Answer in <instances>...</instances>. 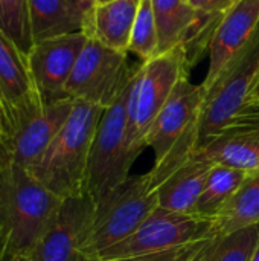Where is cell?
<instances>
[{"mask_svg":"<svg viewBox=\"0 0 259 261\" xmlns=\"http://www.w3.org/2000/svg\"><path fill=\"white\" fill-rule=\"evenodd\" d=\"M217 239L212 217L157 208L134 234L89 261H191Z\"/></svg>","mask_w":259,"mask_h":261,"instance_id":"obj_1","label":"cell"},{"mask_svg":"<svg viewBox=\"0 0 259 261\" xmlns=\"http://www.w3.org/2000/svg\"><path fill=\"white\" fill-rule=\"evenodd\" d=\"M63 202L24 168L9 165L0 171V229L11 258L32 254L56 222Z\"/></svg>","mask_w":259,"mask_h":261,"instance_id":"obj_2","label":"cell"},{"mask_svg":"<svg viewBox=\"0 0 259 261\" xmlns=\"http://www.w3.org/2000/svg\"><path fill=\"white\" fill-rule=\"evenodd\" d=\"M105 109L75 99L73 109L40 162L29 173L61 199L87 194L93 138Z\"/></svg>","mask_w":259,"mask_h":261,"instance_id":"obj_3","label":"cell"},{"mask_svg":"<svg viewBox=\"0 0 259 261\" xmlns=\"http://www.w3.org/2000/svg\"><path fill=\"white\" fill-rule=\"evenodd\" d=\"M203 99L202 86L192 84L189 76L183 78L151 124L145 136V147L154 153V167L150 174L156 187L186 164L195 150Z\"/></svg>","mask_w":259,"mask_h":261,"instance_id":"obj_4","label":"cell"},{"mask_svg":"<svg viewBox=\"0 0 259 261\" xmlns=\"http://www.w3.org/2000/svg\"><path fill=\"white\" fill-rule=\"evenodd\" d=\"M157 208V187L150 171L128 177L95 202V213L81 246L84 260H92L134 234Z\"/></svg>","mask_w":259,"mask_h":261,"instance_id":"obj_5","label":"cell"},{"mask_svg":"<svg viewBox=\"0 0 259 261\" xmlns=\"http://www.w3.org/2000/svg\"><path fill=\"white\" fill-rule=\"evenodd\" d=\"M258 67L259 24L247 43L226 63L214 83L203 90L205 99L197 122L195 148L218 136L241 116Z\"/></svg>","mask_w":259,"mask_h":261,"instance_id":"obj_6","label":"cell"},{"mask_svg":"<svg viewBox=\"0 0 259 261\" xmlns=\"http://www.w3.org/2000/svg\"><path fill=\"white\" fill-rule=\"evenodd\" d=\"M192 66L182 46L160 52L148 61H142L133 78L128 98V145L142 153L145 136L156 116L171 96L180 80L188 78Z\"/></svg>","mask_w":259,"mask_h":261,"instance_id":"obj_7","label":"cell"},{"mask_svg":"<svg viewBox=\"0 0 259 261\" xmlns=\"http://www.w3.org/2000/svg\"><path fill=\"white\" fill-rule=\"evenodd\" d=\"M133 78L113 104L104 110L93 138L87 170V194L95 202L130 177L133 162L139 156L127 139L128 98Z\"/></svg>","mask_w":259,"mask_h":261,"instance_id":"obj_8","label":"cell"},{"mask_svg":"<svg viewBox=\"0 0 259 261\" xmlns=\"http://www.w3.org/2000/svg\"><path fill=\"white\" fill-rule=\"evenodd\" d=\"M139 64L128 63V52L89 38L66 84V96L107 109L131 81Z\"/></svg>","mask_w":259,"mask_h":261,"instance_id":"obj_9","label":"cell"},{"mask_svg":"<svg viewBox=\"0 0 259 261\" xmlns=\"http://www.w3.org/2000/svg\"><path fill=\"white\" fill-rule=\"evenodd\" d=\"M44 101L34 83L27 54L0 31V112L9 135L41 112Z\"/></svg>","mask_w":259,"mask_h":261,"instance_id":"obj_10","label":"cell"},{"mask_svg":"<svg viewBox=\"0 0 259 261\" xmlns=\"http://www.w3.org/2000/svg\"><path fill=\"white\" fill-rule=\"evenodd\" d=\"M156 15L159 50L182 46L191 66L208 50L221 15L195 11L188 0H151Z\"/></svg>","mask_w":259,"mask_h":261,"instance_id":"obj_11","label":"cell"},{"mask_svg":"<svg viewBox=\"0 0 259 261\" xmlns=\"http://www.w3.org/2000/svg\"><path fill=\"white\" fill-rule=\"evenodd\" d=\"M87 40L85 32H75L32 44L27 52L29 69L44 104L67 98L66 84Z\"/></svg>","mask_w":259,"mask_h":261,"instance_id":"obj_12","label":"cell"},{"mask_svg":"<svg viewBox=\"0 0 259 261\" xmlns=\"http://www.w3.org/2000/svg\"><path fill=\"white\" fill-rule=\"evenodd\" d=\"M189 159L259 173V106L246 110L231 127L195 148Z\"/></svg>","mask_w":259,"mask_h":261,"instance_id":"obj_13","label":"cell"},{"mask_svg":"<svg viewBox=\"0 0 259 261\" xmlns=\"http://www.w3.org/2000/svg\"><path fill=\"white\" fill-rule=\"evenodd\" d=\"M95 213L89 194L64 199L56 222L29 255L32 261H85L81 246Z\"/></svg>","mask_w":259,"mask_h":261,"instance_id":"obj_14","label":"cell"},{"mask_svg":"<svg viewBox=\"0 0 259 261\" xmlns=\"http://www.w3.org/2000/svg\"><path fill=\"white\" fill-rule=\"evenodd\" d=\"M73 104L72 98L47 102L40 113L15 130L11 136V165L32 170L66 124Z\"/></svg>","mask_w":259,"mask_h":261,"instance_id":"obj_15","label":"cell"},{"mask_svg":"<svg viewBox=\"0 0 259 261\" xmlns=\"http://www.w3.org/2000/svg\"><path fill=\"white\" fill-rule=\"evenodd\" d=\"M259 24V0H237L215 28L209 44V69L200 84L208 89L226 63L247 43Z\"/></svg>","mask_w":259,"mask_h":261,"instance_id":"obj_16","label":"cell"},{"mask_svg":"<svg viewBox=\"0 0 259 261\" xmlns=\"http://www.w3.org/2000/svg\"><path fill=\"white\" fill-rule=\"evenodd\" d=\"M212 164L189 159L157 187L159 208L177 214H197V205Z\"/></svg>","mask_w":259,"mask_h":261,"instance_id":"obj_17","label":"cell"},{"mask_svg":"<svg viewBox=\"0 0 259 261\" xmlns=\"http://www.w3.org/2000/svg\"><path fill=\"white\" fill-rule=\"evenodd\" d=\"M140 0H113L95 5L87 15L84 32L89 38L122 52H128L133 23Z\"/></svg>","mask_w":259,"mask_h":261,"instance_id":"obj_18","label":"cell"},{"mask_svg":"<svg viewBox=\"0 0 259 261\" xmlns=\"http://www.w3.org/2000/svg\"><path fill=\"white\" fill-rule=\"evenodd\" d=\"M27 6L34 43L85 29L87 14L67 0H27Z\"/></svg>","mask_w":259,"mask_h":261,"instance_id":"obj_19","label":"cell"},{"mask_svg":"<svg viewBox=\"0 0 259 261\" xmlns=\"http://www.w3.org/2000/svg\"><path fill=\"white\" fill-rule=\"evenodd\" d=\"M218 239L259 223V173L249 174L241 188L212 217Z\"/></svg>","mask_w":259,"mask_h":261,"instance_id":"obj_20","label":"cell"},{"mask_svg":"<svg viewBox=\"0 0 259 261\" xmlns=\"http://www.w3.org/2000/svg\"><path fill=\"white\" fill-rule=\"evenodd\" d=\"M247 176L249 173L243 170L214 164L198 200L197 214L202 217H214L241 188Z\"/></svg>","mask_w":259,"mask_h":261,"instance_id":"obj_21","label":"cell"},{"mask_svg":"<svg viewBox=\"0 0 259 261\" xmlns=\"http://www.w3.org/2000/svg\"><path fill=\"white\" fill-rule=\"evenodd\" d=\"M259 240V223L217 239L191 261H249Z\"/></svg>","mask_w":259,"mask_h":261,"instance_id":"obj_22","label":"cell"},{"mask_svg":"<svg viewBox=\"0 0 259 261\" xmlns=\"http://www.w3.org/2000/svg\"><path fill=\"white\" fill-rule=\"evenodd\" d=\"M128 52L136 54L142 61H148L160 54L156 15L151 0H140L133 23Z\"/></svg>","mask_w":259,"mask_h":261,"instance_id":"obj_23","label":"cell"},{"mask_svg":"<svg viewBox=\"0 0 259 261\" xmlns=\"http://www.w3.org/2000/svg\"><path fill=\"white\" fill-rule=\"evenodd\" d=\"M0 31L23 52H29L34 40L29 23L27 0H0Z\"/></svg>","mask_w":259,"mask_h":261,"instance_id":"obj_24","label":"cell"},{"mask_svg":"<svg viewBox=\"0 0 259 261\" xmlns=\"http://www.w3.org/2000/svg\"><path fill=\"white\" fill-rule=\"evenodd\" d=\"M237 0H188V3L198 12L223 15L227 9L234 6Z\"/></svg>","mask_w":259,"mask_h":261,"instance_id":"obj_25","label":"cell"},{"mask_svg":"<svg viewBox=\"0 0 259 261\" xmlns=\"http://www.w3.org/2000/svg\"><path fill=\"white\" fill-rule=\"evenodd\" d=\"M11 165V141L0 112V171Z\"/></svg>","mask_w":259,"mask_h":261,"instance_id":"obj_26","label":"cell"},{"mask_svg":"<svg viewBox=\"0 0 259 261\" xmlns=\"http://www.w3.org/2000/svg\"><path fill=\"white\" fill-rule=\"evenodd\" d=\"M259 106V67L258 72H256V76H255V81H253V86L250 89V93L247 96V106H246V110L249 109H253V107H258ZM244 110V112H246ZM243 112V113H244ZM241 113V115H243Z\"/></svg>","mask_w":259,"mask_h":261,"instance_id":"obj_27","label":"cell"},{"mask_svg":"<svg viewBox=\"0 0 259 261\" xmlns=\"http://www.w3.org/2000/svg\"><path fill=\"white\" fill-rule=\"evenodd\" d=\"M67 2H70L73 6H76L78 9H81L82 12H85L87 15H89V12L93 9V6H95V0H67Z\"/></svg>","mask_w":259,"mask_h":261,"instance_id":"obj_28","label":"cell"},{"mask_svg":"<svg viewBox=\"0 0 259 261\" xmlns=\"http://www.w3.org/2000/svg\"><path fill=\"white\" fill-rule=\"evenodd\" d=\"M0 261H12V258L9 257V252H8V245H6V240H5V236L0 229Z\"/></svg>","mask_w":259,"mask_h":261,"instance_id":"obj_29","label":"cell"},{"mask_svg":"<svg viewBox=\"0 0 259 261\" xmlns=\"http://www.w3.org/2000/svg\"><path fill=\"white\" fill-rule=\"evenodd\" d=\"M249 261H259V240L258 245H256V248L253 249V254H252V257H250V260Z\"/></svg>","mask_w":259,"mask_h":261,"instance_id":"obj_30","label":"cell"},{"mask_svg":"<svg viewBox=\"0 0 259 261\" xmlns=\"http://www.w3.org/2000/svg\"><path fill=\"white\" fill-rule=\"evenodd\" d=\"M12 261H32V258L29 255H20V257L12 258Z\"/></svg>","mask_w":259,"mask_h":261,"instance_id":"obj_31","label":"cell"},{"mask_svg":"<svg viewBox=\"0 0 259 261\" xmlns=\"http://www.w3.org/2000/svg\"><path fill=\"white\" fill-rule=\"evenodd\" d=\"M108 2H113V0H95V5H102V3H108Z\"/></svg>","mask_w":259,"mask_h":261,"instance_id":"obj_32","label":"cell"}]
</instances>
